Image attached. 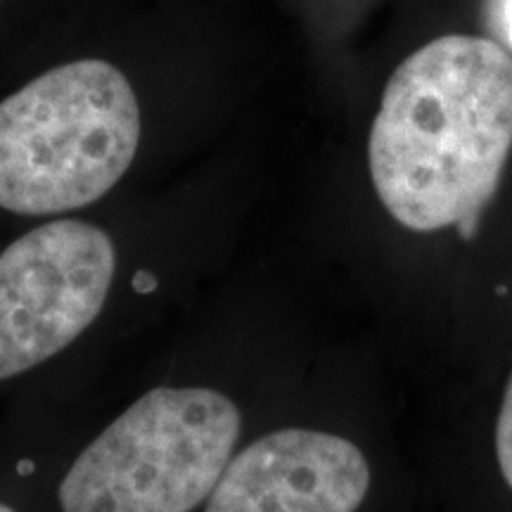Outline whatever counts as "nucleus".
<instances>
[{"label": "nucleus", "mask_w": 512, "mask_h": 512, "mask_svg": "<svg viewBox=\"0 0 512 512\" xmlns=\"http://www.w3.org/2000/svg\"><path fill=\"white\" fill-rule=\"evenodd\" d=\"M0 512H17L15 508H10L8 503H0Z\"/></svg>", "instance_id": "obj_9"}, {"label": "nucleus", "mask_w": 512, "mask_h": 512, "mask_svg": "<svg viewBox=\"0 0 512 512\" xmlns=\"http://www.w3.org/2000/svg\"><path fill=\"white\" fill-rule=\"evenodd\" d=\"M242 415L209 387H155L88 444L57 489L62 512H192L233 458Z\"/></svg>", "instance_id": "obj_3"}, {"label": "nucleus", "mask_w": 512, "mask_h": 512, "mask_svg": "<svg viewBox=\"0 0 512 512\" xmlns=\"http://www.w3.org/2000/svg\"><path fill=\"white\" fill-rule=\"evenodd\" d=\"M496 456L498 465H501L503 479L512 489V375L508 380V387H505L503 406L496 422Z\"/></svg>", "instance_id": "obj_6"}, {"label": "nucleus", "mask_w": 512, "mask_h": 512, "mask_svg": "<svg viewBox=\"0 0 512 512\" xmlns=\"http://www.w3.org/2000/svg\"><path fill=\"white\" fill-rule=\"evenodd\" d=\"M117 275L105 228L57 219L0 252V382L72 347L98 320Z\"/></svg>", "instance_id": "obj_4"}, {"label": "nucleus", "mask_w": 512, "mask_h": 512, "mask_svg": "<svg viewBox=\"0 0 512 512\" xmlns=\"http://www.w3.org/2000/svg\"><path fill=\"white\" fill-rule=\"evenodd\" d=\"M477 226H479V214H470V216H465V219H460V221L456 223L460 238H463V240H472V238H475V235H477Z\"/></svg>", "instance_id": "obj_7"}, {"label": "nucleus", "mask_w": 512, "mask_h": 512, "mask_svg": "<svg viewBox=\"0 0 512 512\" xmlns=\"http://www.w3.org/2000/svg\"><path fill=\"white\" fill-rule=\"evenodd\" d=\"M140 145L136 91L105 60L36 76L0 102V209L50 216L117 185Z\"/></svg>", "instance_id": "obj_2"}, {"label": "nucleus", "mask_w": 512, "mask_h": 512, "mask_svg": "<svg viewBox=\"0 0 512 512\" xmlns=\"http://www.w3.org/2000/svg\"><path fill=\"white\" fill-rule=\"evenodd\" d=\"M512 150V57L448 34L389 79L370 131V176L401 226L432 233L482 214Z\"/></svg>", "instance_id": "obj_1"}, {"label": "nucleus", "mask_w": 512, "mask_h": 512, "mask_svg": "<svg viewBox=\"0 0 512 512\" xmlns=\"http://www.w3.org/2000/svg\"><path fill=\"white\" fill-rule=\"evenodd\" d=\"M368 489V460L351 441L287 427L228 460L204 512H356Z\"/></svg>", "instance_id": "obj_5"}, {"label": "nucleus", "mask_w": 512, "mask_h": 512, "mask_svg": "<svg viewBox=\"0 0 512 512\" xmlns=\"http://www.w3.org/2000/svg\"><path fill=\"white\" fill-rule=\"evenodd\" d=\"M503 19H505V34H508V41L512 46V0H505L503 3Z\"/></svg>", "instance_id": "obj_8"}]
</instances>
